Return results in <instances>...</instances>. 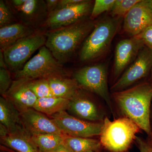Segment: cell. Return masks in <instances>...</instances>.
<instances>
[{
  "instance_id": "39",
  "label": "cell",
  "mask_w": 152,
  "mask_h": 152,
  "mask_svg": "<svg viewBox=\"0 0 152 152\" xmlns=\"http://www.w3.org/2000/svg\"><path fill=\"white\" fill-rule=\"evenodd\" d=\"M1 152H5L1 151Z\"/></svg>"
},
{
  "instance_id": "13",
  "label": "cell",
  "mask_w": 152,
  "mask_h": 152,
  "mask_svg": "<svg viewBox=\"0 0 152 152\" xmlns=\"http://www.w3.org/2000/svg\"><path fill=\"white\" fill-rule=\"evenodd\" d=\"M144 44L136 36L121 40L117 44L115 50L113 77L116 79L130 64L135 60Z\"/></svg>"
},
{
  "instance_id": "26",
  "label": "cell",
  "mask_w": 152,
  "mask_h": 152,
  "mask_svg": "<svg viewBox=\"0 0 152 152\" xmlns=\"http://www.w3.org/2000/svg\"><path fill=\"white\" fill-rule=\"evenodd\" d=\"M115 0H96L91 12L90 19L91 20L99 16L100 15L112 10Z\"/></svg>"
},
{
  "instance_id": "4",
  "label": "cell",
  "mask_w": 152,
  "mask_h": 152,
  "mask_svg": "<svg viewBox=\"0 0 152 152\" xmlns=\"http://www.w3.org/2000/svg\"><path fill=\"white\" fill-rule=\"evenodd\" d=\"M123 18H107L96 24L85 41L80 60L88 61L99 58L107 50L119 29Z\"/></svg>"
},
{
  "instance_id": "28",
  "label": "cell",
  "mask_w": 152,
  "mask_h": 152,
  "mask_svg": "<svg viewBox=\"0 0 152 152\" xmlns=\"http://www.w3.org/2000/svg\"><path fill=\"white\" fill-rule=\"evenodd\" d=\"M10 73L7 68H0V93L4 96L12 84Z\"/></svg>"
},
{
  "instance_id": "16",
  "label": "cell",
  "mask_w": 152,
  "mask_h": 152,
  "mask_svg": "<svg viewBox=\"0 0 152 152\" xmlns=\"http://www.w3.org/2000/svg\"><path fill=\"white\" fill-rule=\"evenodd\" d=\"M69 110L79 118L95 122H103L104 118L94 103L79 92L71 99Z\"/></svg>"
},
{
  "instance_id": "34",
  "label": "cell",
  "mask_w": 152,
  "mask_h": 152,
  "mask_svg": "<svg viewBox=\"0 0 152 152\" xmlns=\"http://www.w3.org/2000/svg\"><path fill=\"white\" fill-rule=\"evenodd\" d=\"M7 64H6L4 58L3 52L1 50V52H0V67L1 68H7Z\"/></svg>"
},
{
  "instance_id": "35",
  "label": "cell",
  "mask_w": 152,
  "mask_h": 152,
  "mask_svg": "<svg viewBox=\"0 0 152 152\" xmlns=\"http://www.w3.org/2000/svg\"><path fill=\"white\" fill-rule=\"evenodd\" d=\"M55 152H71L69 149L63 144Z\"/></svg>"
},
{
  "instance_id": "8",
  "label": "cell",
  "mask_w": 152,
  "mask_h": 152,
  "mask_svg": "<svg viewBox=\"0 0 152 152\" xmlns=\"http://www.w3.org/2000/svg\"><path fill=\"white\" fill-rule=\"evenodd\" d=\"M51 117L63 134L71 137L91 138L100 136L103 126V122L85 121L71 115L66 111L54 114Z\"/></svg>"
},
{
  "instance_id": "29",
  "label": "cell",
  "mask_w": 152,
  "mask_h": 152,
  "mask_svg": "<svg viewBox=\"0 0 152 152\" xmlns=\"http://www.w3.org/2000/svg\"><path fill=\"white\" fill-rule=\"evenodd\" d=\"M142 41L145 45L152 50V24L145 29L139 34L136 36Z\"/></svg>"
},
{
  "instance_id": "31",
  "label": "cell",
  "mask_w": 152,
  "mask_h": 152,
  "mask_svg": "<svg viewBox=\"0 0 152 152\" xmlns=\"http://www.w3.org/2000/svg\"><path fill=\"white\" fill-rule=\"evenodd\" d=\"M85 1L86 0H61L59 1L56 9L62 8L75 5L83 2Z\"/></svg>"
},
{
  "instance_id": "6",
  "label": "cell",
  "mask_w": 152,
  "mask_h": 152,
  "mask_svg": "<svg viewBox=\"0 0 152 152\" xmlns=\"http://www.w3.org/2000/svg\"><path fill=\"white\" fill-rule=\"evenodd\" d=\"M74 77L80 86L100 96L113 113L105 65L99 64L82 68L76 72Z\"/></svg>"
},
{
  "instance_id": "1",
  "label": "cell",
  "mask_w": 152,
  "mask_h": 152,
  "mask_svg": "<svg viewBox=\"0 0 152 152\" xmlns=\"http://www.w3.org/2000/svg\"><path fill=\"white\" fill-rule=\"evenodd\" d=\"M113 96L123 116L132 120L149 137H151L152 84H140L128 89L113 92Z\"/></svg>"
},
{
  "instance_id": "21",
  "label": "cell",
  "mask_w": 152,
  "mask_h": 152,
  "mask_svg": "<svg viewBox=\"0 0 152 152\" xmlns=\"http://www.w3.org/2000/svg\"><path fill=\"white\" fill-rule=\"evenodd\" d=\"M70 100L55 96L39 98L34 109L42 113L52 115L69 108Z\"/></svg>"
},
{
  "instance_id": "17",
  "label": "cell",
  "mask_w": 152,
  "mask_h": 152,
  "mask_svg": "<svg viewBox=\"0 0 152 152\" xmlns=\"http://www.w3.org/2000/svg\"><path fill=\"white\" fill-rule=\"evenodd\" d=\"M1 144L17 152H40L31 136L24 127L5 137H0Z\"/></svg>"
},
{
  "instance_id": "20",
  "label": "cell",
  "mask_w": 152,
  "mask_h": 152,
  "mask_svg": "<svg viewBox=\"0 0 152 152\" xmlns=\"http://www.w3.org/2000/svg\"><path fill=\"white\" fill-rule=\"evenodd\" d=\"M0 122L7 128L10 133L23 127L20 112L3 96L0 97Z\"/></svg>"
},
{
  "instance_id": "2",
  "label": "cell",
  "mask_w": 152,
  "mask_h": 152,
  "mask_svg": "<svg viewBox=\"0 0 152 152\" xmlns=\"http://www.w3.org/2000/svg\"><path fill=\"white\" fill-rule=\"evenodd\" d=\"M96 24L93 21L83 20L68 26L49 31L45 46L62 65L70 59Z\"/></svg>"
},
{
  "instance_id": "37",
  "label": "cell",
  "mask_w": 152,
  "mask_h": 152,
  "mask_svg": "<svg viewBox=\"0 0 152 152\" xmlns=\"http://www.w3.org/2000/svg\"><path fill=\"white\" fill-rule=\"evenodd\" d=\"M149 137L151 138V139H152V135L151 137Z\"/></svg>"
},
{
  "instance_id": "19",
  "label": "cell",
  "mask_w": 152,
  "mask_h": 152,
  "mask_svg": "<svg viewBox=\"0 0 152 152\" xmlns=\"http://www.w3.org/2000/svg\"><path fill=\"white\" fill-rule=\"evenodd\" d=\"M48 80L53 96L71 100L80 91V86L75 79L57 77Z\"/></svg>"
},
{
  "instance_id": "23",
  "label": "cell",
  "mask_w": 152,
  "mask_h": 152,
  "mask_svg": "<svg viewBox=\"0 0 152 152\" xmlns=\"http://www.w3.org/2000/svg\"><path fill=\"white\" fill-rule=\"evenodd\" d=\"M64 134H48L31 136L40 152H55L64 143Z\"/></svg>"
},
{
  "instance_id": "24",
  "label": "cell",
  "mask_w": 152,
  "mask_h": 152,
  "mask_svg": "<svg viewBox=\"0 0 152 152\" xmlns=\"http://www.w3.org/2000/svg\"><path fill=\"white\" fill-rule=\"evenodd\" d=\"M27 84L30 89L38 99L53 96L48 79L27 80Z\"/></svg>"
},
{
  "instance_id": "40",
  "label": "cell",
  "mask_w": 152,
  "mask_h": 152,
  "mask_svg": "<svg viewBox=\"0 0 152 152\" xmlns=\"http://www.w3.org/2000/svg\"></svg>"
},
{
  "instance_id": "12",
  "label": "cell",
  "mask_w": 152,
  "mask_h": 152,
  "mask_svg": "<svg viewBox=\"0 0 152 152\" xmlns=\"http://www.w3.org/2000/svg\"><path fill=\"white\" fill-rule=\"evenodd\" d=\"M11 10L16 13L25 25L32 27L45 23L48 12L45 1L39 0H12Z\"/></svg>"
},
{
  "instance_id": "27",
  "label": "cell",
  "mask_w": 152,
  "mask_h": 152,
  "mask_svg": "<svg viewBox=\"0 0 152 152\" xmlns=\"http://www.w3.org/2000/svg\"><path fill=\"white\" fill-rule=\"evenodd\" d=\"M14 16L12 10L2 0L0 1V26L10 24L13 21Z\"/></svg>"
},
{
  "instance_id": "33",
  "label": "cell",
  "mask_w": 152,
  "mask_h": 152,
  "mask_svg": "<svg viewBox=\"0 0 152 152\" xmlns=\"http://www.w3.org/2000/svg\"><path fill=\"white\" fill-rule=\"evenodd\" d=\"M10 133L9 130L5 126L0 123V137H5Z\"/></svg>"
},
{
  "instance_id": "18",
  "label": "cell",
  "mask_w": 152,
  "mask_h": 152,
  "mask_svg": "<svg viewBox=\"0 0 152 152\" xmlns=\"http://www.w3.org/2000/svg\"><path fill=\"white\" fill-rule=\"evenodd\" d=\"M35 33L32 27L22 23L6 25L0 28V47L2 51L15 42Z\"/></svg>"
},
{
  "instance_id": "11",
  "label": "cell",
  "mask_w": 152,
  "mask_h": 152,
  "mask_svg": "<svg viewBox=\"0 0 152 152\" xmlns=\"http://www.w3.org/2000/svg\"><path fill=\"white\" fill-rule=\"evenodd\" d=\"M123 29L134 37L152 24V0H140L124 17Z\"/></svg>"
},
{
  "instance_id": "38",
  "label": "cell",
  "mask_w": 152,
  "mask_h": 152,
  "mask_svg": "<svg viewBox=\"0 0 152 152\" xmlns=\"http://www.w3.org/2000/svg\"><path fill=\"white\" fill-rule=\"evenodd\" d=\"M94 152V151H89V152Z\"/></svg>"
},
{
  "instance_id": "15",
  "label": "cell",
  "mask_w": 152,
  "mask_h": 152,
  "mask_svg": "<svg viewBox=\"0 0 152 152\" xmlns=\"http://www.w3.org/2000/svg\"><path fill=\"white\" fill-rule=\"evenodd\" d=\"M3 96L12 104L20 112L34 108L38 99L28 86L27 80L23 79L14 81Z\"/></svg>"
},
{
  "instance_id": "3",
  "label": "cell",
  "mask_w": 152,
  "mask_h": 152,
  "mask_svg": "<svg viewBox=\"0 0 152 152\" xmlns=\"http://www.w3.org/2000/svg\"><path fill=\"white\" fill-rule=\"evenodd\" d=\"M141 129L129 118L121 117L113 121L105 117L101 133L102 146L111 152H125L135 140Z\"/></svg>"
},
{
  "instance_id": "7",
  "label": "cell",
  "mask_w": 152,
  "mask_h": 152,
  "mask_svg": "<svg viewBox=\"0 0 152 152\" xmlns=\"http://www.w3.org/2000/svg\"><path fill=\"white\" fill-rule=\"evenodd\" d=\"M46 42L45 35L37 32L17 41L3 51L7 65L11 69H19Z\"/></svg>"
},
{
  "instance_id": "25",
  "label": "cell",
  "mask_w": 152,
  "mask_h": 152,
  "mask_svg": "<svg viewBox=\"0 0 152 152\" xmlns=\"http://www.w3.org/2000/svg\"><path fill=\"white\" fill-rule=\"evenodd\" d=\"M140 0H115L112 9L113 18H124L132 7Z\"/></svg>"
},
{
  "instance_id": "36",
  "label": "cell",
  "mask_w": 152,
  "mask_h": 152,
  "mask_svg": "<svg viewBox=\"0 0 152 152\" xmlns=\"http://www.w3.org/2000/svg\"><path fill=\"white\" fill-rule=\"evenodd\" d=\"M151 77L152 80V69L151 70Z\"/></svg>"
},
{
  "instance_id": "32",
  "label": "cell",
  "mask_w": 152,
  "mask_h": 152,
  "mask_svg": "<svg viewBox=\"0 0 152 152\" xmlns=\"http://www.w3.org/2000/svg\"><path fill=\"white\" fill-rule=\"evenodd\" d=\"M58 2L59 1L58 0H47L45 1L48 14L54 11L56 9Z\"/></svg>"
},
{
  "instance_id": "14",
  "label": "cell",
  "mask_w": 152,
  "mask_h": 152,
  "mask_svg": "<svg viewBox=\"0 0 152 152\" xmlns=\"http://www.w3.org/2000/svg\"><path fill=\"white\" fill-rule=\"evenodd\" d=\"M22 124L31 136L42 134H64L52 119L34 108L20 112Z\"/></svg>"
},
{
  "instance_id": "9",
  "label": "cell",
  "mask_w": 152,
  "mask_h": 152,
  "mask_svg": "<svg viewBox=\"0 0 152 152\" xmlns=\"http://www.w3.org/2000/svg\"><path fill=\"white\" fill-rule=\"evenodd\" d=\"M92 7V1L86 0L75 5L56 9L48 14L43 25L51 31L74 24L83 20L90 13Z\"/></svg>"
},
{
  "instance_id": "5",
  "label": "cell",
  "mask_w": 152,
  "mask_h": 152,
  "mask_svg": "<svg viewBox=\"0 0 152 152\" xmlns=\"http://www.w3.org/2000/svg\"><path fill=\"white\" fill-rule=\"evenodd\" d=\"M66 72L45 46L41 48L37 55L28 61L22 69L16 71L17 79L32 80L65 77Z\"/></svg>"
},
{
  "instance_id": "22",
  "label": "cell",
  "mask_w": 152,
  "mask_h": 152,
  "mask_svg": "<svg viewBox=\"0 0 152 152\" xmlns=\"http://www.w3.org/2000/svg\"><path fill=\"white\" fill-rule=\"evenodd\" d=\"M64 144L71 152H97L102 145L100 140L91 138L64 136Z\"/></svg>"
},
{
  "instance_id": "30",
  "label": "cell",
  "mask_w": 152,
  "mask_h": 152,
  "mask_svg": "<svg viewBox=\"0 0 152 152\" xmlns=\"http://www.w3.org/2000/svg\"><path fill=\"white\" fill-rule=\"evenodd\" d=\"M135 141L140 152H152V139L151 138L148 140H145L136 136Z\"/></svg>"
},
{
  "instance_id": "10",
  "label": "cell",
  "mask_w": 152,
  "mask_h": 152,
  "mask_svg": "<svg viewBox=\"0 0 152 152\" xmlns=\"http://www.w3.org/2000/svg\"><path fill=\"white\" fill-rule=\"evenodd\" d=\"M152 69V50L144 47L134 62L112 86L111 90L113 92L124 90L145 77Z\"/></svg>"
}]
</instances>
